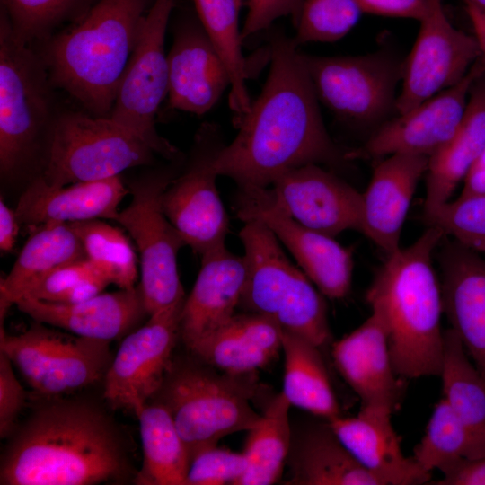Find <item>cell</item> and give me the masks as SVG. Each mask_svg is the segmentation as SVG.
<instances>
[{
  "mask_svg": "<svg viewBox=\"0 0 485 485\" xmlns=\"http://www.w3.org/2000/svg\"><path fill=\"white\" fill-rule=\"evenodd\" d=\"M268 43L270 69L262 91L234 123L237 135L215 160L217 174L234 180L238 189L268 188L286 172L306 164L348 162L347 151L326 130L293 38L274 30Z\"/></svg>",
  "mask_w": 485,
  "mask_h": 485,
  "instance_id": "1",
  "label": "cell"
},
{
  "mask_svg": "<svg viewBox=\"0 0 485 485\" xmlns=\"http://www.w3.org/2000/svg\"><path fill=\"white\" fill-rule=\"evenodd\" d=\"M7 439L1 485H93L131 473L119 426L87 399L47 397Z\"/></svg>",
  "mask_w": 485,
  "mask_h": 485,
  "instance_id": "2",
  "label": "cell"
},
{
  "mask_svg": "<svg viewBox=\"0 0 485 485\" xmlns=\"http://www.w3.org/2000/svg\"><path fill=\"white\" fill-rule=\"evenodd\" d=\"M445 236L429 225L412 244L388 254L366 294L384 319L393 369L404 380L440 375L444 306L433 256Z\"/></svg>",
  "mask_w": 485,
  "mask_h": 485,
  "instance_id": "3",
  "label": "cell"
},
{
  "mask_svg": "<svg viewBox=\"0 0 485 485\" xmlns=\"http://www.w3.org/2000/svg\"><path fill=\"white\" fill-rule=\"evenodd\" d=\"M154 1L99 0L75 24L38 45L53 85L88 113L109 117Z\"/></svg>",
  "mask_w": 485,
  "mask_h": 485,
  "instance_id": "4",
  "label": "cell"
},
{
  "mask_svg": "<svg viewBox=\"0 0 485 485\" xmlns=\"http://www.w3.org/2000/svg\"><path fill=\"white\" fill-rule=\"evenodd\" d=\"M260 390L256 373L227 374L192 355L172 359L149 401L167 409L191 462L224 436L248 431L259 423L261 414L251 402Z\"/></svg>",
  "mask_w": 485,
  "mask_h": 485,
  "instance_id": "5",
  "label": "cell"
},
{
  "mask_svg": "<svg viewBox=\"0 0 485 485\" xmlns=\"http://www.w3.org/2000/svg\"><path fill=\"white\" fill-rule=\"evenodd\" d=\"M54 85L36 49L0 19V174L13 180L40 173L59 110Z\"/></svg>",
  "mask_w": 485,
  "mask_h": 485,
  "instance_id": "6",
  "label": "cell"
},
{
  "mask_svg": "<svg viewBox=\"0 0 485 485\" xmlns=\"http://www.w3.org/2000/svg\"><path fill=\"white\" fill-rule=\"evenodd\" d=\"M243 223L239 236L247 276L239 307L269 318L284 332L303 337L322 350L331 342L324 295L290 262L263 223Z\"/></svg>",
  "mask_w": 485,
  "mask_h": 485,
  "instance_id": "7",
  "label": "cell"
},
{
  "mask_svg": "<svg viewBox=\"0 0 485 485\" xmlns=\"http://www.w3.org/2000/svg\"><path fill=\"white\" fill-rule=\"evenodd\" d=\"M155 155L140 137L110 117L59 110L39 175L51 186L103 180L152 165Z\"/></svg>",
  "mask_w": 485,
  "mask_h": 485,
  "instance_id": "8",
  "label": "cell"
},
{
  "mask_svg": "<svg viewBox=\"0 0 485 485\" xmlns=\"http://www.w3.org/2000/svg\"><path fill=\"white\" fill-rule=\"evenodd\" d=\"M185 158L130 181L131 200L116 219L137 248L141 273L138 287L148 315L186 297L177 262L178 253L186 243L162 206L163 193L181 170Z\"/></svg>",
  "mask_w": 485,
  "mask_h": 485,
  "instance_id": "9",
  "label": "cell"
},
{
  "mask_svg": "<svg viewBox=\"0 0 485 485\" xmlns=\"http://www.w3.org/2000/svg\"><path fill=\"white\" fill-rule=\"evenodd\" d=\"M110 342L55 331L37 321L17 335L0 327V350L45 397L62 396L103 380L113 358Z\"/></svg>",
  "mask_w": 485,
  "mask_h": 485,
  "instance_id": "10",
  "label": "cell"
},
{
  "mask_svg": "<svg viewBox=\"0 0 485 485\" xmlns=\"http://www.w3.org/2000/svg\"><path fill=\"white\" fill-rule=\"evenodd\" d=\"M176 0H154L119 83L110 118L140 137L167 162L185 158L155 128L160 104L168 95L166 30Z\"/></svg>",
  "mask_w": 485,
  "mask_h": 485,
  "instance_id": "11",
  "label": "cell"
},
{
  "mask_svg": "<svg viewBox=\"0 0 485 485\" xmlns=\"http://www.w3.org/2000/svg\"><path fill=\"white\" fill-rule=\"evenodd\" d=\"M302 56L319 102L338 119L368 126L395 111V91L402 79L404 61L380 51L359 56Z\"/></svg>",
  "mask_w": 485,
  "mask_h": 485,
  "instance_id": "12",
  "label": "cell"
},
{
  "mask_svg": "<svg viewBox=\"0 0 485 485\" xmlns=\"http://www.w3.org/2000/svg\"><path fill=\"white\" fill-rule=\"evenodd\" d=\"M224 146L219 127L203 123L181 170L162 196L164 214L186 245L200 256L225 244L228 232L215 169V160Z\"/></svg>",
  "mask_w": 485,
  "mask_h": 485,
  "instance_id": "13",
  "label": "cell"
},
{
  "mask_svg": "<svg viewBox=\"0 0 485 485\" xmlns=\"http://www.w3.org/2000/svg\"><path fill=\"white\" fill-rule=\"evenodd\" d=\"M185 298L149 315L126 335L103 378V397L110 407L136 416L161 385L180 340Z\"/></svg>",
  "mask_w": 485,
  "mask_h": 485,
  "instance_id": "14",
  "label": "cell"
},
{
  "mask_svg": "<svg viewBox=\"0 0 485 485\" xmlns=\"http://www.w3.org/2000/svg\"><path fill=\"white\" fill-rule=\"evenodd\" d=\"M234 208L242 222L263 223L324 296L340 299L348 294L353 272L351 251L334 237L310 229L289 216L274 202L268 188L238 189Z\"/></svg>",
  "mask_w": 485,
  "mask_h": 485,
  "instance_id": "15",
  "label": "cell"
},
{
  "mask_svg": "<svg viewBox=\"0 0 485 485\" xmlns=\"http://www.w3.org/2000/svg\"><path fill=\"white\" fill-rule=\"evenodd\" d=\"M483 74L485 57L481 55L458 84L384 121L362 146L348 150L346 160L377 159L393 154L429 158L456 132L465 113L471 89Z\"/></svg>",
  "mask_w": 485,
  "mask_h": 485,
  "instance_id": "16",
  "label": "cell"
},
{
  "mask_svg": "<svg viewBox=\"0 0 485 485\" xmlns=\"http://www.w3.org/2000/svg\"><path fill=\"white\" fill-rule=\"evenodd\" d=\"M419 22L415 43L404 60L397 114L458 84L481 57L476 38L450 22L442 3Z\"/></svg>",
  "mask_w": 485,
  "mask_h": 485,
  "instance_id": "17",
  "label": "cell"
},
{
  "mask_svg": "<svg viewBox=\"0 0 485 485\" xmlns=\"http://www.w3.org/2000/svg\"><path fill=\"white\" fill-rule=\"evenodd\" d=\"M268 190L279 208L310 229L332 237L360 232L362 193L320 164L289 170Z\"/></svg>",
  "mask_w": 485,
  "mask_h": 485,
  "instance_id": "18",
  "label": "cell"
},
{
  "mask_svg": "<svg viewBox=\"0 0 485 485\" xmlns=\"http://www.w3.org/2000/svg\"><path fill=\"white\" fill-rule=\"evenodd\" d=\"M167 63L172 109L205 114L231 86L227 66L198 18L175 24Z\"/></svg>",
  "mask_w": 485,
  "mask_h": 485,
  "instance_id": "19",
  "label": "cell"
},
{
  "mask_svg": "<svg viewBox=\"0 0 485 485\" xmlns=\"http://www.w3.org/2000/svg\"><path fill=\"white\" fill-rule=\"evenodd\" d=\"M333 363L361 401V408L392 414L399 407L404 379L392 366L387 331L381 314L371 315L331 345Z\"/></svg>",
  "mask_w": 485,
  "mask_h": 485,
  "instance_id": "20",
  "label": "cell"
},
{
  "mask_svg": "<svg viewBox=\"0 0 485 485\" xmlns=\"http://www.w3.org/2000/svg\"><path fill=\"white\" fill-rule=\"evenodd\" d=\"M440 250L444 312L485 379V259L454 240Z\"/></svg>",
  "mask_w": 485,
  "mask_h": 485,
  "instance_id": "21",
  "label": "cell"
},
{
  "mask_svg": "<svg viewBox=\"0 0 485 485\" xmlns=\"http://www.w3.org/2000/svg\"><path fill=\"white\" fill-rule=\"evenodd\" d=\"M247 269L225 244L201 255V268L181 313L180 340L190 351L226 323L239 307Z\"/></svg>",
  "mask_w": 485,
  "mask_h": 485,
  "instance_id": "22",
  "label": "cell"
},
{
  "mask_svg": "<svg viewBox=\"0 0 485 485\" xmlns=\"http://www.w3.org/2000/svg\"><path fill=\"white\" fill-rule=\"evenodd\" d=\"M428 157L393 154L375 167L362 193L360 232L387 255L401 248V234Z\"/></svg>",
  "mask_w": 485,
  "mask_h": 485,
  "instance_id": "23",
  "label": "cell"
},
{
  "mask_svg": "<svg viewBox=\"0 0 485 485\" xmlns=\"http://www.w3.org/2000/svg\"><path fill=\"white\" fill-rule=\"evenodd\" d=\"M16 307L33 321L67 332L112 341L134 331L149 316L138 286L101 293L76 304H59L23 296Z\"/></svg>",
  "mask_w": 485,
  "mask_h": 485,
  "instance_id": "24",
  "label": "cell"
},
{
  "mask_svg": "<svg viewBox=\"0 0 485 485\" xmlns=\"http://www.w3.org/2000/svg\"><path fill=\"white\" fill-rule=\"evenodd\" d=\"M129 193L121 176L51 186L40 175L20 196L15 213L20 224L75 223L93 219L116 221L119 207Z\"/></svg>",
  "mask_w": 485,
  "mask_h": 485,
  "instance_id": "25",
  "label": "cell"
},
{
  "mask_svg": "<svg viewBox=\"0 0 485 485\" xmlns=\"http://www.w3.org/2000/svg\"><path fill=\"white\" fill-rule=\"evenodd\" d=\"M386 411L360 408L355 417L338 416L329 421L333 431L381 485H419L431 481V472L404 455Z\"/></svg>",
  "mask_w": 485,
  "mask_h": 485,
  "instance_id": "26",
  "label": "cell"
},
{
  "mask_svg": "<svg viewBox=\"0 0 485 485\" xmlns=\"http://www.w3.org/2000/svg\"><path fill=\"white\" fill-rule=\"evenodd\" d=\"M485 149V74L472 85L465 113L452 138L428 158L423 214L450 200Z\"/></svg>",
  "mask_w": 485,
  "mask_h": 485,
  "instance_id": "27",
  "label": "cell"
},
{
  "mask_svg": "<svg viewBox=\"0 0 485 485\" xmlns=\"http://www.w3.org/2000/svg\"><path fill=\"white\" fill-rule=\"evenodd\" d=\"M292 485H381L347 449L328 420L292 436L286 461Z\"/></svg>",
  "mask_w": 485,
  "mask_h": 485,
  "instance_id": "28",
  "label": "cell"
},
{
  "mask_svg": "<svg viewBox=\"0 0 485 485\" xmlns=\"http://www.w3.org/2000/svg\"><path fill=\"white\" fill-rule=\"evenodd\" d=\"M85 259L81 242L69 224L38 226L23 245L10 272L0 280V325L12 305L54 269Z\"/></svg>",
  "mask_w": 485,
  "mask_h": 485,
  "instance_id": "29",
  "label": "cell"
},
{
  "mask_svg": "<svg viewBox=\"0 0 485 485\" xmlns=\"http://www.w3.org/2000/svg\"><path fill=\"white\" fill-rule=\"evenodd\" d=\"M282 393L291 405L325 420L340 416L322 349L308 340L283 331Z\"/></svg>",
  "mask_w": 485,
  "mask_h": 485,
  "instance_id": "30",
  "label": "cell"
},
{
  "mask_svg": "<svg viewBox=\"0 0 485 485\" xmlns=\"http://www.w3.org/2000/svg\"><path fill=\"white\" fill-rule=\"evenodd\" d=\"M143 463L138 485H185L190 459L173 419L159 402L149 401L137 414Z\"/></svg>",
  "mask_w": 485,
  "mask_h": 485,
  "instance_id": "31",
  "label": "cell"
},
{
  "mask_svg": "<svg viewBox=\"0 0 485 485\" xmlns=\"http://www.w3.org/2000/svg\"><path fill=\"white\" fill-rule=\"evenodd\" d=\"M290 406L282 392L265 403L260 420L248 430L242 452L248 467L235 485H270L279 481L292 441Z\"/></svg>",
  "mask_w": 485,
  "mask_h": 485,
  "instance_id": "32",
  "label": "cell"
},
{
  "mask_svg": "<svg viewBox=\"0 0 485 485\" xmlns=\"http://www.w3.org/2000/svg\"><path fill=\"white\" fill-rule=\"evenodd\" d=\"M197 16L224 59L231 77L229 105L234 122L249 110V61L242 54L239 16L242 0H193Z\"/></svg>",
  "mask_w": 485,
  "mask_h": 485,
  "instance_id": "33",
  "label": "cell"
},
{
  "mask_svg": "<svg viewBox=\"0 0 485 485\" xmlns=\"http://www.w3.org/2000/svg\"><path fill=\"white\" fill-rule=\"evenodd\" d=\"M440 375L443 399L474 433L485 440V379L457 334L444 331Z\"/></svg>",
  "mask_w": 485,
  "mask_h": 485,
  "instance_id": "34",
  "label": "cell"
},
{
  "mask_svg": "<svg viewBox=\"0 0 485 485\" xmlns=\"http://www.w3.org/2000/svg\"><path fill=\"white\" fill-rule=\"evenodd\" d=\"M485 456V440L474 433L442 398L412 457L426 471L441 472L463 460Z\"/></svg>",
  "mask_w": 485,
  "mask_h": 485,
  "instance_id": "35",
  "label": "cell"
},
{
  "mask_svg": "<svg viewBox=\"0 0 485 485\" xmlns=\"http://www.w3.org/2000/svg\"><path fill=\"white\" fill-rule=\"evenodd\" d=\"M69 225L81 242L85 259L110 284H115L120 289L136 287V252L120 229L102 219Z\"/></svg>",
  "mask_w": 485,
  "mask_h": 485,
  "instance_id": "36",
  "label": "cell"
},
{
  "mask_svg": "<svg viewBox=\"0 0 485 485\" xmlns=\"http://www.w3.org/2000/svg\"><path fill=\"white\" fill-rule=\"evenodd\" d=\"M91 0H1V10L23 41L40 45L54 33L62 22L87 11Z\"/></svg>",
  "mask_w": 485,
  "mask_h": 485,
  "instance_id": "37",
  "label": "cell"
},
{
  "mask_svg": "<svg viewBox=\"0 0 485 485\" xmlns=\"http://www.w3.org/2000/svg\"><path fill=\"white\" fill-rule=\"evenodd\" d=\"M190 352L209 366L231 375L256 373L274 359L242 338L228 322L198 341Z\"/></svg>",
  "mask_w": 485,
  "mask_h": 485,
  "instance_id": "38",
  "label": "cell"
},
{
  "mask_svg": "<svg viewBox=\"0 0 485 485\" xmlns=\"http://www.w3.org/2000/svg\"><path fill=\"white\" fill-rule=\"evenodd\" d=\"M362 13L356 0H303L293 40L298 47L337 41L354 28Z\"/></svg>",
  "mask_w": 485,
  "mask_h": 485,
  "instance_id": "39",
  "label": "cell"
},
{
  "mask_svg": "<svg viewBox=\"0 0 485 485\" xmlns=\"http://www.w3.org/2000/svg\"><path fill=\"white\" fill-rule=\"evenodd\" d=\"M109 284L84 259L49 272L34 283L23 296L51 303L76 304L102 293Z\"/></svg>",
  "mask_w": 485,
  "mask_h": 485,
  "instance_id": "40",
  "label": "cell"
},
{
  "mask_svg": "<svg viewBox=\"0 0 485 485\" xmlns=\"http://www.w3.org/2000/svg\"><path fill=\"white\" fill-rule=\"evenodd\" d=\"M423 218L428 226L438 227L445 236L485 253V195H460L423 214Z\"/></svg>",
  "mask_w": 485,
  "mask_h": 485,
  "instance_id": "41",
  "label": "cell"
},
{
  "mask_svg": "<svg viewBox=\"0 0 485 485\" xmlns=\"http://www.w3.org/2000/svg\"><path fill=\"white\" fill-rule=\"evenodd\" d=\"M247 467L243 453L213 446L191 460L185 485H235Z\"/></svg>",
  "mask_w": 485,
  "mask_h": 485,
  "instance_id": "42",
  "label": "cell"
},
{
  "mask_svg": "<svg viewBox=\"0 0 485 485\" xmlns=\"http://www.w3.org/2000/svg\"><path fill=\"white\" fill-rule=\"evenodd\" d=\"M8 356L0 350V436L7 439L18 425L26 393Z\"/></svg>",
  "mask_w": 485,
  "mask_h": 485,
  "instance_id": "43",
  "label": "cell"
},
{
  "mask_svg": "<svg viewBox=\"0 0 485 485\" xmlns=\"http://www.w3.org/2000/svg\"><path fill=\"white\" fill-rule=\"evenodd\" d=\"M230 326L251 345L275 358L282 349L283 331L269 318L259 313H234Z\"/></svg>",
  "mask_w": 485,
  "mask_h": 485,
  "instance_id": "44",
  "label": "cell"
},
{
  "mask_svg": "<svg viewBox=\"0 0 485 485\" xmlns=\"http://www.w3.org/2000/svg\"><path fill=\"white\" fill-rule=\"evenodd\" d=\"M303 0H247V15L242 29V38L269 30L278 18L289 16L296 28Z\"/></svg>",
  "mask_w": 485,
  "mask_h": 485,
  "instance_id": "45",
  "label": "cell"
},
{
  "mask_svg": "<svg viewBox=\"0 0 485 485\" xmlns=\"http://www.w3.org/2000/svg\"><path fill=\"white\" fill-rule=\"evenodd\" d=\"M362 13L414 19L426 18L442 0H356Z\"/></svg>",
  "mask_w": 485,
  "mask_h": 485,
  "instance_id": "46",
  "label": "cell"
},
{
  "mask_svg": "<svg viewBox=\"0 0 485 485\" xmlns=\"http://www.w3.org/2000/svg\"><path fill=\"white\" fill-rule=\"evenodd\" d=\"M436 485H485V456L461 461L442 472Z\"/></svg>",
  "mask_w": 485,
  "mask_h": 485,
  "instance_id": "47",
  "label": "cell"
},
{
  "mask_svg": "<svg viewBox=\"0 0 485 485\" xmlns=\"http://www.w3.org/2000/svg\"><path fill=\"white\" fill-rule=\"evenodd\" d=\"M19 220L15 210H12L1 197L0 200V250L11 251L15 244L19 231Z\"/></svg>",
  "mask_w": 485,
  "mask_h": 485,
  "instance_id": "48",
  "label": "cell"
},
{
  "mask_svg": "<svg viewBox=\"0 0 485 485\" xmlns=\"http://www.w3.org/2000/svg\"><path fill=\"white\" fill-rule=\"evenodd\" d=\"M463 182L461 195H485V149L474 162Z\"/></svg>",
  "mask_w": 485,
  "mask_h": 485,
  "instance_id": "49",
  "label": "cell"
},
{
  "mask_svg": "<svg viewBox=\"0 0 485 485\" xmlns=\"http://www.w3.org/2000/svg\"><path fill=\"white\" fill-rule=\"evenodd\" d=\"M466 11L472 22L481 55L485 57V14L474 8L466 4Z\"/></svg>",
  "mask_w": 485,
  "mask_h": 485,
  "instance_id": "50",
  "label": "cell"
},
{
  "mask_svg": "<svg viewBox=\"0 0 485 485\" xmlns=\"http://www.w3.org/2000/svg\"><path fill=\"white\" fill-rule=\"evenodd\" d=\"M465 4L473 6L485 14V0H464Z\"/></svg>",
  "mask_w": 485,
  "mask_h": 485,
  "instance_id": "51",
  "label": "cell"
}]
</instances>
